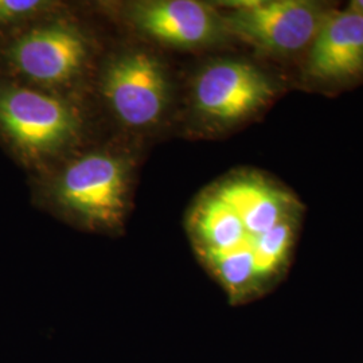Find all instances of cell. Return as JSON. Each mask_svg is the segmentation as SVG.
Instances as JSON below:
<instances>
[{"instance_id": "cell-1", "label": "cell", "mask_w": 363, "mask_h": 363, "mask_svg": "<svg viewBox=\"0 0 363 363\" xmlns=\"http://www.w3.org/2000/svg\"><path fill=\"white\" fill-rule=\"evenodd\" d=\"M304 213L284 183L240 169L196 198L187 233L201 264L238 306L267 296L288 276Z\"/></svg>"}, {"instance_id": "cell-2", "label": "cell", "mask_w": 363, "mask_h": 363, "mask_svg": "<svg viewBox=\"0 0 363 363\" xmlns=\"http://www.w3.org/2000/svg\"><path fill=\"white\" fill-rule=\"evenodd\" d=\"M230 9L223 21L230 37L274 58H300L335 7L316 0H242L222 3Z\"/></svg>"}, {"instance_id": "cell-3", "label": "cell", "mask_w": 363, "mask_h": 363, "mask_svg": "<svg viewBox=\"0 0 363 363\" xmlns=\"http://www.w3.org/2000/svg\"><path fill=\"white\" fill-rule=\"evenodd\" d=\"M281 85L245 60L220 58L201 69L193 86L195 112L208 124L233 127L256 116L280 94Z\"/></svg>"}, {"instance_id": "cell-4", "label": "cell", "mask_w": 363, "mask_h": 363, "mask_svg": "<svg viewBox=\"0 0 363 363\" xmlns=\"http://www.w3.org/2000/svg\"><path fill=\"white\" fill-rule=\"evenodd\" d=\"M78 128L77 115L64 100L27 86L0 85V130L27 157L55 154Z\"/></svg>"}, {"instance_id": "cell-5", "label": "cell", "mask_w": 363, "mask_h": 363, "mask_svg": "<svg viewBox=\"0 0 363 363\" xmlns=\"http://www.w3.org/2000/svg\"><path fill=\"white\" fill-rule=\"evenodd\" d=\"M300 79L312 91H340L363 81V18L334 9L300 58Z\"/></svg>"}, {"instance_id": "cell-6", "label": "cell", "mask_w": 363, "mask_h": 363, "mask_svg": "<svg viewBox=\"0 0 363 363\" xmlns=\"http://www.w3.org/2000/svg\"><path fill=\"white\" fill-rule=\"evenodd\" d=\"M57 194L82 220L113 226L125 210V167L120 159L106 154L82 156L66 167Z\"/></svg>"}, {"instance_id": "cell-7", "label": "cell", "mask_w": 363, "mask_h": 363, "mask_svg": "<svg viewBox=\"0 0 363 363\" xmlns=\"http://www.w3.org/2000/svg\"><path fill=\"white\" fill-rule=\"evenodd\" d=\"M103 93L118 120L133 128L156 124L167 103V79L155 57L128 52L106 67Z\"/></svg>"}, {"instance_id": "cell-8", "label": "cell", "mask_w": 363, "mask_h": 363, "mask_svg": "<svg viewBox=\"0 0 363 363\" xmlns=\"http://www.w3.org/2000/svg\"><path fill=\"white\" fill-rule=\"evenodd\" d=\"M86 52V40L76 27L52 23L15 39L7 49V60L23 77L43 85H61L77 76Z\"/></svg>"}, {"instance_id": "cell-9", "label": "cell", "mask_w": 363, "mask_h": 363, "mask_svg": "<svg viewBox=\"0 0 363 363\" xmlns=\"http://www.w3.org/2000/svg\"><path fill=\"white\" fill-rule=\"evenodd\" d=\"M130 16L147 35L184 49L210 46L230 37L223 13L203 1H142L133 4Z\"/></svg>"}, {"instance_id": "cell-10", "label": "cell", "mask_w": 363, "mask_h": 363, "mask_svg": "<svg viewBox=\"0 0 363 363\" xmlns=\"http://www.w3.org/2000/svg\"><path fill=\"white\" fill-rule=\"evenodd\" d=\"M49 6L50 3L43 0H0V27L25 22Z\"/></svg>"}, {"instance_id": "cell-11", "label": "cell", "mask_w": 363, "mask_h": 363, "mask_svg": "<svg viewBox=\"0 0 363 363\" xmlns=\"http://www.w3.org/2000/svg\"><path fill=\"white\" fill-rule=\"evenodd\" d=\"M346 7L350 9L351 11L361 15L363 18V0H351Z\"/></svg>"}, {"instance_id": "cell-12", "label": "cell", "mask_w": 363, "mask_h": 363, "mask_svg": "<svg viewBox=\"0 0 363 363\" xmlns=\"http://www.w3.org/2000/svg\"><path fill=\"white\" fill-rule=\"evenodd\" d=\"M361 363H363V362H361Z\"/></svg>"}]
</instances>
